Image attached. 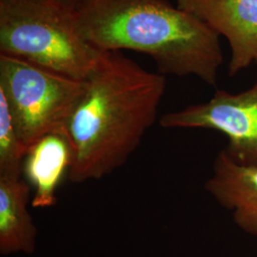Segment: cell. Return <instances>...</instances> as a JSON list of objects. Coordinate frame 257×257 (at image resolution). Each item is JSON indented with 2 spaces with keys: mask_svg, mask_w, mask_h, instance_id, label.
<instances>
[{
  "mask_svg": "<svg viewBox=\"0 0 257 257\" xmlns=\"http://www.w3.org/2000/svg\"><path fill=\"white\" fill-rule=\"evenodd\" d=\"M165 90L163 74L120 52H103L67 123L70 180L100 179L124 165L155 124Z\"/></svg>",
  "mask_w": 257,
  "mask_h": 257,
  "instance_id": "cell-1",
  "label": "cell"
},
{
  "mask_svg": "<svg viewBox=\"0 0 257 257\" xmlns=\"http://www.w3.org/2000/svg\"><path fill=\"white\" fill-rule=\"evenodd\" d=\"M74 15L85 40L100 52L136 51L150 55L159 74L216 85L219 35L168 0H83Z\"/></svg>",
  "mask_w": 257,
  "mask_h": 257,
  "instance_id": "cell-2",
  "label": "cell"
},
{
  "mask_svg": "<svg viewBox=\"0 0 257 257\" xmlns=\"http://www.w3.org/2000/svg\"><path fill=\"white\" fill-rule=\"evenodd\" d=\"M102 53L80 34L74 10L57 0H0V54L85 81Z\"/></svg>",
  "mask_w": 257,
  "mask_h": 257,
  "instance_id": "cell-3",
  "label": "cell"
},
{
  "mask_svg": "<svg viewBox=\"0 0 257 257\" xmlns=\"http://www.w3.org/2000/svg\"><path fill=\"white\" fill-rule=\"evenodd\" d=\"M86 80L79 81L0 54V91L28 150L50 134L64 132Z\"/></svg>",
  "mask_w": 257,
  "mask_h": 257,
  "instance_id": "cell-4",
  "label": "cell"
},
{
  "mask_svg": "<svg viewBox=\"0 0 257 257\" xmlns=\"http://www.w3.org/2000/svg\"><path fill=\"white\" fill-rule=\"evenodd\" d=\"M163 128L215 130L229 138L224 151L243 167H257V81L245 92L217 91L210 101L161 116Z\"/></svg>",
  "mask_w": 257,
  "mask_h": 257,
  "instance_id": "cell-5",
  "label": "cell"
},
{
  "mask_svg": "<svg viewBox=\"0 0 257 257\" xmlns=\"http://www.w3.org/2000/svg\"><path fill=\"white\" fill-rule=\"evenodd\" d=\"M177 7L228 39L230 76L257 61V0H177Z\"/></svg>",
  "mask_w": 257,
  "mask_h": 257,
  "instance_id": "cell-6",
  "label": "cell"
},
{
  "mask_svg": "<svg viewBox=\"0 0 257 257\" xmlns=\"http://www.w3.org/2000/svg\"><path fill=\"white\" fill-rule=\"evenodd\" d=\"M205 188L222 207L232 212L240 228L257 235V167L238 165L222 151Z\"/></svg>",
  "mask_w": 257,
  "mask_h": 257,
  "instance_id": "cell-7",
  "label": "cell"
},
{
  "mask_svg": "<svg viewBox=\"0 0 257 257\" xmlns=\"http://www.w3.org/2000/svg\"><path fill=\"white\" fill-rule=\"evenodd\" d=\"M73 161L72 148L66 131L50 134L28 150L23 172L35 188L34 208H49L56 203L55 192Z\"/></svg>",
  "mask_w": 257,
  "mask_h": 257,
  "instance_id": "cell-8",
  "label": "cell"
},
{
  "mask_svg": "<svg viewBox=\"0 0 257 257\" xmlns=\"http://www.w3.org/2000/svg\"><path fill=\"white\" fill-rule=\"evenodd\" d=\"M31 186L22 178L0 177V252L33 253L37 228L28 210Z\"/></svg>",
  "mask_w": 257,
  "mask_h": 257,
  "instance_id": "cell-9",
  "label": "cell"
},
{
  "mask_svg": "<svg viewBox=\"0 0 257 257\" xmlns=\"http://www.w3.org/2000/svg\"><path fill=\"white\" fill-rule=\"evenodd\" d=\"M26 155L7 99L0 91V177L21 178Z\"/></svg>",
  "mask_w": 257,
  "mask_h": 257,
  "instance_id": "cell-10",
  "label": "cell"
},
{
  "mask_svg": "<svg viewBox=\"0 0 257 257\" xmlns=\"http://www.w3.org/2000/svg\"><path fill=\"white\" fill-rule=\"evenodd\" d=\"M57 1L62 3L65 6L74 10L83 0H57Z\"/></svg>",
  "mask_w": 257,
  "mask_h": 257,
  "instance_id": "cell-11",
  "label": "cell"
}]
</instances>
